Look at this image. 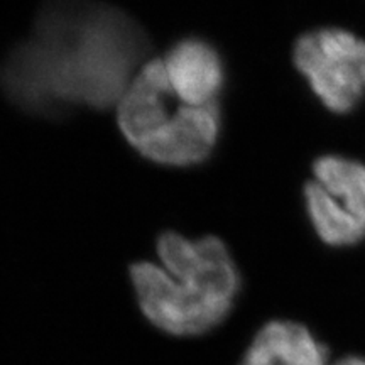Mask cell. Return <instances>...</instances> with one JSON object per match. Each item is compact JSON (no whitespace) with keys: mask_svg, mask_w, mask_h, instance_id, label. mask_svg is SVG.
I'll return each mask as SVG.
<instances>
[{"mask_svg":"<svg viewBox=\"0 0 365 365\" xmlns=\"http://www.w3.org/2000/svg\"><path fill=\"white\" fill-rule=\"evenodd\" d=\"M335 365H365V359H362V357H346V359H341L340 362H336Z\"/></svg>","mask_w":365,"mask_h":365,"instance_id":"cell-10","label":"cell"},{"mask_svg":"<svg viewBox=\"0 0 365 365\" xmlns=\"http://www.w3.org/2000/svg\"><path fill=\"white\" fill-rule=\"evenodd\" d=\"M294 63L333 112L352 110L365 90V41L340 27L309 31L296 41Z\"/></svg>","mask_w":365,"mask_h":365,"instance_id":"cell-4","label":"cell"},{"mask_svg":"<svg viewBox=\"0 0 365 365\" xmlns=\"http://www.w3.org/2000/svg\"><path fill=\"white\" fill-rule=\"evenodd\" d=\"M118 125L125 139L154 163L191 166L203 163L220 134L217 102L188 105L173 91L161 59L137 71L118 102Z\"/></svg>","mask_w":365,"mask_h":365,"instance_id":"cell-2","label":"cell"},{"mask_svg":"<svg viewBox=\"0 0 365 365\" xmlns=\"http://www.w3.org/2000/svg\"><path fill=\"white\" fill-rule=\"evenodd\" d=\"M308 215L318 235L330 245H354L365 237V225L317 181L304 188Z\"/></svg>","mask_w":365,"mask_h":365,"instance_id":"cell-8","label":"cell"},{"mask_svg":"<svg viewBox=\"0 0 365 365\" xmlns=\"http://www.w3.org/2000/svg\"><path fill=\"white\" fill-rule=\"evenodd\" d=\"M148 51L145 31L120 9L53 2L2 61L0 88L36 115H63L80 105L107 108L120 102Z\"/></svg>","mask_w":365,"mask_h":365,"instance_id":"cell-1","label":"cell"},{"mask_svg":"<svg viewBox=\"0 0 365 365\" xmlns=\"http://www.w3.org/2000/svg\"><path fill=\"white\" fill-rule=\"evenodd\" d=\"M130 279L145 318L171 335L188 336L212 330L228 317L235 303L202 284L176 279L154 262L132 264Z\"/></svg>","mask_w":365,"mask_h":365,"instance_id":"cell-3","label":"cell"},{"mask_svg":"<svg viewBox=\"0 0 365 365\" xmlns=\"http://www.w3.org/2000/svg\"><path fill=\"white\" fill-rule=\"evenodd\" d=\"M173 91L188 105L217 102L225 70L217 48L207 39L185 38L173 46L163 59Z\"/></svg>","mask_w":365,"mask_h":365,"instance_id":"cell-6","label":"cell"},{"mask_svg":"<svg viewBox=\"0 0 365 365\" xmlns=\"http://www.w3.org/2000/svg\"><path fill=\"white\" fill-rule=\"evenodd\" d=\"M158 254L163 267L176 279L196 282L230 299L239 294V269L218 237L191 240L178 232H164L158 239Z\"/></svg>","mask_w":365,"mask_h":365,"instance_id":"cell-5","label":"cell"},{"mask_svg":"<svg viewBox=\"0 0 365 365\" xmlns=\"http://www.w3.org/2000/svg\"><path fill=\"white\" fill-rule=\"evenodd\" d=\"M314 181L365 225V166L344 156H323L313 164Z\"/></svg>","mask_w":365,"mask_h":365,"instance_id":"cell-9","label":"cell"},{"mask_svg":"<svg viewBox=\"0 0 365 365\" xmlns=\"http://www.w3.org/2000/svg\"><path fill=\"white\" fill-rule=\"evenodd\" d=\"M240 365H327V350L307 327L271 322L255 335Z\"/></svg>","mask_w":365,"mask_h":365,"instance_id":"cell-7","label":"cell"}]
</instances>
